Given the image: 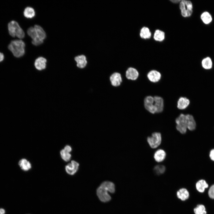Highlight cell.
<instances>
[{"mask_svg": "<svg viewBox=\"0 0 214 214\" xmlns=\"http://www.w3.org/2000/svg\"><path fill=\"white\" fill-rule=\"evenodd\" d=\"M115 191V185L112 182L106 181L102 182L97 190V194L99 199L103 202H107L111 199L108 192L114 193Z\"/></svg>", "mask_w": 214, "mask_h": 214, "instance_id": "obj_1", "label": "cell"}, {"mask_svg": "<svg viewBox=\"0 0 214 214\" xmlns=\"http://www.w3.org/2000/svg\"><path fill=\"white\" fill-rule=\"evenodd\" d=\"M25 46V44L23 41L16 40L12 41L8 47L15 56L20 57L24 54Z\"/></svg>", "mask_w": 214, "mask_h": 214, "instance_id": "obj_2", "label": "cell"}, {"mask_svg": "<svg viewBox=\"0 0 214 214\" xmlns=\"http://www.w3.org/2000/svg\"><path fill=\"white\" fill-rule=\"evenodd\" d=\"M8 28L9 34L12 37L16 36L20 39L24 37L25 33L16 21H11L8 24Z\"/></svg>", "mask_w": 214, "mask_h": 214, "instance_id": "obj_3", "label": "cell"}, {"mask_svg": "<svg viewBox=\"0 0 214 214\" xmlns=\"http://www.w3.org/2000/svg\"><path fill=\"white\" fill-rule=\"evenodd\" d=\"M179 8L182 15L184 17H188L192 14L193 6L192 2L189 0H181L179 4Z\"/></svg>", "mask_w": 214, "mask_h": 214, "instance_id": "obj_4", "label": "cell"}, {"mask_svg": "<svg viewBox=\"0 0 214 214\" xmlns=\"http://www.w3.org/2000/svg\"><path fill=\"white\" fill-rule=\"evenodd\" d=\"M176 128L181 133H186L187 129L186 115L181 114L176 119Z\"/></svg>", "mask_w": 214, "mask_h": 214, "instance_id": "obj_5", "label": "cell"}, {"mask_svg": "<svg viewBox=\"0 0 214 214\" xmlns=\"http://www.w3.org/2000/svg\"><path fill=\"white\" fill-rule=\"evenodd\" d=\"M147 141L151 148L153 149L156 148L161 143L162 141L161 134L159 132H154L152 134L151 136L147 138Z\"/></svg>", "mask_w": 214, "mask_h": 214, "instance_id": "obj_6", "label": "cell"}, {"mask_svg": "<svg viewBox=\"0 0 214 214\" xmlns=\"http://www.w3.org/2000/svg\"><path fill=\"white\" fill-rule=\"evenodd\" d=\"M144 103L145 108L147 111L152 114L156 113L154 97L151 96L146 97L144 99Z\"/></svg>", "mask_w": 214, "mask_h": 214, "instance_id": "obj_7", "label": "cell"}, {"mask_svg": "<svg viewBox=\"0 0 214 214\" xmlns=\"http://www.w3.org/2000/svg\"><path fill=\"white\" fill-rule=\"evenodd\" d=\"M109 80L111 85L116 87L119 86L122 81L121 74L117 72L114 73L111 75Z\"/></svg>", "mask_w": 214, "mask_h": 214, "instance_id": "obj_8", "label": "cell"}, {"mask_svg": "<svg viewBox=\"0 0 214 214\" xmlns=\"http://www.w3.org/2000/svg\"><path fill=\"white\" fill-rule=\"evenodd\" d=\"M27 32L28 35L32 39V42L33 45H39L43 43V40L39 39L37 37L34 27H31L29 28L27 30Z\"/></svg>", "mask_w": 214, "mask_h": 214, "instance_id": "obj_9", "label": "cell"}, {"mask_svg": "<svg viewBox=\"0 0 214 214\" xmlns=\"http://www.w3.org/2000/svg\"><path fill=\"white\" fill-rule=\"evenodd\" d=\"M79 163L77 162L72 160L65 166V170L69 174L73 175L74 174L78 171Z\"/></svg>", "mask_w": 214, "mask_h": 214, "instance_id": "obj_10", "label": "cell"}, {"mask_svg": "<svg viewBox=\"0 0 214 214\" xmlns=\"http://www.w3.org/2000/svg\"><path fill=\"white\" fill-rule=\"evenodd\" d=\"M125 75L128 79L132 81L135 80L138 78L139 73L138 70L135 68L130 67L126 70Z\"/></svg>", "mask_w": 214, "mask_h": 214, "instance_id": "obj_11", "label": "cell"}, {"mask_svg": "<svg viewBox=\"0 0 214 214\" xmlns=\"http://www.w3.org/2000/svg\"><path fill=\"white\" fill-rule=\"evenodd\" d=\"M154 106L156 110V113L161 112L163 109L164 101L163 99L158 96L154 97Z\"/></svg>", "mask_w": 214, "mask_h": 214, "instance_id": "obj_12", "label": "cell"}, {"mask_svg": "<svg viewBox=\"0 0 214 214\" xmlns=\"http://www.w3.org/2000/svg\"><path fill=\"white\" fill-rule=\"evenodd\" d=\"M72 148L69 145L66 146L64 149L61 150L60 152L61 156L62 158L65 161H69L71 158V155L70 152L71 151Z\"/></svg>", "mask_w": 214, "mask_h": 214, "instance_id": "obj_13", "label": "cell"}, {"mask_svg": "<svg viewBox=\"0 0 214 214\" xmlns=\"http://www.w3.org/2000/svg\"><path fill=\"white\" fill-rule=\"evenodd\" d=\"M147 77L149 80L152 82L155 83L160 79L161 75L158 71L153 70L150 71L147 74Z\"/></svg>", "mask_w": 214, "mask_h": 214, "instance_id": "obj_14", "label": "cell"}, {"mask_svg": "<svg viewBox=\"0 0 214 214\" xmlns=\"http://www.w3.org/2000/svg\"><path fill=\"white\" fill-rule=\"evenodd\" d=\"M176 196L178 199L183 201L188 199L189 194L188 190L186 188H181L177 191Z\"/></svg>", "mask_w": 214, "mask_h": 214, "instance_id": "obj_15", "label": "cell"}, {"mask_svg": "<svg viewBox=\"0 0 214 214\" xmlns=\"http://www.w3.org/2000/svg\"><path fill=\"white\" fill-rule=\"evenodd\" d=\"M185 115L187 129L191 131L195 130L196 127V123L193 117L190 114Z\"/></svg>", "mask_w": 214, "mask_h": 214, "instance_id": "obj_16", "label": "cell"}, {"mask_svg": "<svg viewBox=\"0 0 214 214\" xmlns=\"http://www.w3.org/2000/svg\"><path fill=\"white\" fill-rule=\"evenodd\" d=\"M46 59L42 57H40L37 58L34 62V66L36 68L40 70L45 68Z\"/></svg>", "mask_w": 214, "mask_h": 214, "instance_id": "obj_17", "label": "cell"}, {"mask_svg": "<svg viewBox=\"0 0 214 214\" xmlns=\"http://www.w3.org/2000/svg\"><path fill=\"white\" fill-rule=\"evenodd\" d=\"M74 59L77 63V66L78 68H83L86 66L87 61L86 57L84 55L78 56Z\"/></svg>", "mask_w": 214, "mask_h": 214, "instance_id": "obj_18", "label": "cell"}, {"mask_svg": "<svg viewBox=\"0 0 214 214\" xmlns=\"http://www.w3.org/2000/svg\"><path fill=\"white\" fill-rule=\"evenodd\" d=\"M166 156V153L163 150L159 149L156 151L154 155L155 160L158 162L163 161Z\"/></svg>", "mask_w": 214, "mask_h": 214, "instance_id": "obj_19", "label": "cell"}, {"mask_svg": "<svg viewBox=\"0 0 214 214\" xmlns=\"http://www.w3.org/2000/svg\"><path fill=\"white\" fill-rule=\"evenodd\" d=\"M190 103V100L184 97H180L177 102V107L180 109H184L188 107Z\"/></svg>", "mask_w": 214, "mask_h": 214, "instance_id": "obj_20", "label": "cell"}, {"mask_svg": "<svg viewBox=\"0 0 214 214\" xmlns=\"http://www.w3.org/2000/svg\"><path fill=\"white\" fill-rule=\"evenodd\" d=\"M37 37L39 39L43 40L46 37L45 32L43 28L38 25H35L34 27Z\"/></svg>", "mask_w": 214, "mask_h": 214, "instance_id": "obj_21", "label": "cell"}, {"mask_svg": "<svg viewBox=\"0 0 214 214\" xmlns=\"http://www.w3.org/2000/svg\"><path fill=\"white\" fill-rule=\"evenodd\" d=\"M196 186L197 190L202 193L204 192L206 188H208V185L205 180H201L197 182Z\"/></svg>", "mask_w": 214, "mask_h": 214, "instance_id": "obj_22", "label": "cell"}, {"mask_svg": "<svg viewBox=\"0 0 214 214\" xmlns=\"http://www.w3.org/2000/svg\"><path fill=\"white\" fill-rule=\"evenodd\" d=\"M140 36L141 38L144 39H149L151 36V33L149 28L144 26L141 29Z\"/></svg>", "mask_w": 214, "mask_h": 214, "instance_id": "obj_23", "label": "cell"}, {"mask_svg": "<svg viewBox=\"0 0 214 214\" xmlns=\"http://www.w3.org/2000/svg\"><path fill=\"white\" fill-rule=\"evenodd\" d=\"M202 67L205 70H210L212 68L213 62L210 57H206L202 60L201 62Z\"/></svg>", "mask_w": 214, "mask_h": 214, "instance_id": "obj_24", "label": "cell"}, {"mask_svg": "<svg viewBox=\"0 0 214 214\" xmlns=\"http://www.w3.org/2000/svg\"><path fill=\"white\" fill-rule=\"evenodd\" d=\"M18 164L22 169L24 171H28L31 168L30 163L25 159H22L19 161Z\"/></svg>", "mask_w": 214, "mask_h": 214, "instance_id": "obj_25", "label": "cell"}, {"mask_svg": "<svg viewBox=\"0 0 214 214\" xmlns=\"http://www.w3.org/2000/svg\"><path fill=\"white\" fill-rule=\"evenodd\" d=\"M165 37V34L164 32L159 29L155 31L153 35V38L155 40L161 42L164 40Z\"/></svg>", "mask_w": 214, "mask_h": 214, "instance_id": "obj_26", "label": "cell"}, {"mask_svg": "<svg viewBox=\"0 0 214 214\" xmlns=\"http://www.w3.org/2000/svg\"><path fill=\"white\" fill-rule=\"evenodd\" d=\"M24 16L27 18H32L35 15V12L34 9L31 7H26L23 11Z\"/></svg>", "mask_w": 214, "mask_h": 214, "instance_id": "obj_27", "label": "cell"}, {"mask_svg": "<svg viewBox=\"0 0 214 214\" xmlns=\"http://www.w3.org/2000/svg\"><path fill=\"white\" fill-rule=\"evenodd\" d=\"M201 18L203 22L205 24L210 23L212 20L211 15L207 12H203L201 15Z\"/></svg>", "mask_w": 214, "mask_h": 214, "instance_id": "obj_28", "label": "cell"}, {"mask_svg": "<svg viewBox=\"0 0 214 214\" xmlns=\"http://www.w3.org/2000/svg\"><path fill=\"white\" fill-rule=\"evenodd\" d=\"M194 212L195 214H206L204 206L202 204L197 205L194 209Z\"/></svg>", "mask_w": 214, "mask_h": 214, "instance_id": "obj_29", "label": "cell"}, {"mask_svg": "<svg viewBox=\"0 0 214 214\" xmlns=\"http://www.w3.org/2000/svg\"><path fill=\"white\" fill-rule=\"evenodd\" d=\"M166 170L165 166L163 165H157L155 166L154 171L157 175H160L164 173Z\"/></svg>", "mask_w": 214, "mask_h": 214, "instance_id": "obj_30", "label": "cell"}, {"mask_svg": "<svg viewBox=\"0 0 214 214\" xmlns=\"http://www.w3.org/2000/svg\"><path fill=\"white\" fill-rule=\"evenodd\" d=\"M208 195L210 198L214 199V185L210 188L208 191Z\"/></svg>", "mask_w": 214, "mask_h": 214, "instance_id": "obj_31", "label": "cell"}, {"mask_svg": "<svg viewBox=\"0 0 214 214\" xmlns=\"http://www.w3.org/2000/svg\"><path fill=\"white\" fill-rule=\"evenodd\" d=\"M209 157L212 161H214V149H212L210 151Z\"/></svg>", "mask_w": 214, "mask_h": 214, "instance_id": "obj_32", "label": "cell"}, {"mask_svg": "<svg viewBox=\"0 0 214 214\" xmlns=\"http://www.w3.org/2000/svg\"><path fill=\"white\" fill-rule=\"evenodd\" d=\"M4 58V56L3 54L0 52V62L2 61Z\"/></svg>", "mask_w": 214, "mask_h": 214, "instance_id": "obj_33", "label": "cell"}, {"mask_svg": "<svg viewBox=\"0 0 214 214\" xmlns=\"http://www.w3.org/2000/svg\"><path fill=\"white\" fill-rule=\"evenodd\" d=\"M5 213V210L2 208H0V214H4Z\"/></svg>", "mask_w": 214, "mask_h": 214, "instance_id": "obj_34", "label": "cell"}, {"mask_svg": "<svg viewBox=\"0 0 214 214\" xmlns=\"http://www.w3.org/2000/svg\"><path fill=\"white\" fill-rule=\"evenodd\" d=\"M181 0H171V1L172 2L175 3H178V2H180Z\"/></svg>", "mask_w": 214, "mask_h": 214, "instance_id": "obj_35", "label": "cell"}]
</instances>
